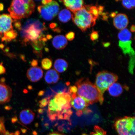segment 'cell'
<instances>
[{
  "mask_svg": "<svg viewBox=\"0 0 135 135\" xmlns=\"http://www.w3.org/2000/svg\"><path fill=\"white\" fill-rule=\"evenodd\" d=\"M71 101V97L68 93H59L50 99L49 109L57 119L68 120L73 114Z\"/></svg>",
  "mask_w": 135,
  "mask_h": 135,
  "instance_id": "1",
  "label": "cell"
},
{
  "mask_svg": "<svg viewBox=\"0 0 135 135\" xmlns=\"http://www.w3.org/2000/svg\"><path fill=\"white\" fill-rule=\"evenodd\" d=\"M75 86L77 95L85 99L89 104L98 102L101 104H102L99 90L88 78H83L79 79L76 82Z\"/></svg>",
  "mask_w": 135,
  "mask_h": 135,
  "instance_id": "2",
  "label": "cell"
},
{
  "mask_svg": "<svg viewBox=\"0 0 135 135\" xmlns=\"http://www.w3.org/2000/svg\"><path fill=\"white\" fill-rule=\"evenodd\" d=\"M35 4L33 1H12L8 11L12 18L16 20L27 18L35 11Z\"/></svg>",
  "mask_w": 135,
  "mask_h": 135,
  "instance_id": "3",
  "label": "cell"
},
{
  "mask_svg": "<svg viewBox=\"0 0 135 135\" xmlns=\"http://www.w3.org/2000/svg\"><path fill=\"white\" fill-rule=\"evenodd\" d=\"M72 21L82 32L95 25L97 18L89 11L88 5L84 6L72 15Z\"/></svg>",
  "mask_w": 135,
  "mask_h": 135,
  "instance_id": "4",
  "label": "cell"
},
{
  "mask_svg": "<svg viewBox=\"0 0 135 135\" xmlns=\"http://www.w3.org/2000/svg\"><path fill=\"white\" fill-rule=\"evenodd\" d=\"M45 29V23L38 20H30L27 21L21 30L22 37L25 43L29 41H35L41 35L42 32Z\"/></svg>",
  "mask_w": 135,
  "mask_h": 135,
  "instance_id": "5",
  "label": "cell"
},
{
  "mask_svg": "<svg viewBox=\"0 0 135 135\" xmlns=\"http://www.w3.org/2000/svg\"><path fill=\"white\" fill-rule=\"evenodd\" d=\"M118 79V76L116 74L107 71L99 72L97 74L94 84L100 93L102 104L104 93L112 84L117 81Z\"/></svg>",
  "mask_w": 135,
  "mask_h": 135,
  "instance_id": "6",
  "label": "cell"
},
{
  "mask_svg": "<svg viewBox=\"0 0 135 135\" xmlns=\"http://www.w3.org/2000/svg\"><path fill=\"white\" fill-rule=\"evenodd\" d=\"M114 126L118 135H135L134 117L125 116L118 119Z\"/></svg>",
  "mask_w": 135,
  "mask_h": 135,
  "instance_id": "7",
  "label": "cell"
},
{
  "mask_svg": "<svg viewBox=\"0 0 135 135\" xmlns=\"http://www.w3.org/2000/svg\"><path fill=\"white\" fill-rule=\"evenodd\" d=\"M38 10L40 16L44 19L51 21L58 14L59 4L56 1H52L46 5L38 6Z\"/></svg>",
  "mask_w": 135,
  "mask_h": 135,
  "instance_id": "8",
  "label": "cell"
},
{
  "mask_svg": "<svg viewBox=\"0 0 135 135\" xmlns=\"http://www.w3.org/2000/svg\"><path fill=\"white\" fill-rule=\"evenodd\" d=\"M70 94L71 97V105L76 110L77 116L80 117L83 114L90 113L92 112L88 109L89 104L85 99L78 95L76 93Z\"/></svg>",
  "mask_w": 135,
  "mask_h": 135,
  "instance_id": "9",
  "label": "cell"
},
{
  "mask_svg": "<svg viewBox=\"0 0 135 135\" xmlns=\"http://www.w3.org/2000/svg\"><path fill=\"white\" fill-rule=\"evenodd\" d=\"M12 94L11 88L5 83L4 78L2 79L0 81V104L9 102Z\"/></svg>",
  "mask_w": 135,
  "mask_h": 135,
  "instance_id": "10",
  "label": "cell"
},
{
  "mask_svg": "<svg viewBox=\"0 0 135 135\" xmlns=\"http://www.w3.org/2000/svg\"><path fill=\"white\" fill-rule=\"evenodd\" d=\"M12 18L8 14L0 15V35L3 36L6 32L13 30Z\"/></svg>",
  "mask_w": 135,
  "mask_h": 135,
  "instance_id": "11",
  "label": "cell"
},
{
  "mask_svg": "<svg viewBox=\"0 0 135 135\" xmlns=\"http://www.w3.org/2000/svg\"><path fill=\"white\" fill-rule=\"evenodd\" d=\"M26 75L30 81L36 82L38 81L43 77V71L40 67H33L28 69Z\"/></svg>",
  "mask_w": 135,
  "mask_h": 135,
  "instance_id": "12",
  "label": "cell"
},
{
  "mask_svg": "<svg viewBox=\"0 0 135 135\" xmlns=\"http://www.w3.org/2000/svg\"><path fill=\"white\" fill-rule=\"evenodd\" d=\"M113 22L114 26L116 28L122 30L127 26L129 23V20L126 15L120 13L114 17Z\"/></svg>",
  "mask_w": 135,
  "mask_h": 135,
  "instance_id": "13",
  "label": "cell"
},
{
  "mask_svg": "<svg viewBox=\"0 0 135 135\" xmlns=\"http://www.w3.org/2000/svg\"><path fill=\"white\" fill-rule=\"evenodd\" d=\"M35 114L30 109L23 110L20 112L19 117L20 121L25 125L29 124L33 122L35 119Z\"/></svg>",
  "mask_w": 135,
  "mask_h": 135,
  "instance_id": "14",
  "label": "cell"
},
{
  "mask_svg": "<svg viewBox=\"0 0 135 135\" xmlns=\"http://www.w3.org/2000/svg\"><path fill=\"white\" fill-rule=\"evenodd\" d=\"M63 1L66 7L73 13L80 9L84 6V1L82 0H65Z\"/></svg>",
  "mask_w": 135,
  "mask_h": 135,
  "instance_id": "15",
  "label": "cell"
},
{
  "mask_svg": "<svg viewBox=\"0 0 135 135\" xmlns=\"http://www.w3.org/2000/svg\"><path fill=\"white\" fill-rule=\"evenodd\" d=\"M60 78L59 73L54 69L48 70L45 74V82L49 84L56 83Z\"/></svg>",
  "mask_w": 135,
  "mask_h": 135,
  "instance_id": "16",
  "label": "cell"
},
{
  "mask_svg": "<svg viewBox=\"0 0 135 135\" xmlns=\"http://www.w3.org/2000/svg\"><path fill=\"white\" fill-rule=\"evenodd\" d=\"M52 44L54 47L57 49L62 50L66 46L68 41L65 36L60 35L54 37L52 41Z\"/></svg>",
  "mask_w": 135,
  "mask_h": 135,
  "instance_id": "17",
  "label": "cell"
},
{
  "mask_svg": "<svg viewBox=\"0 0 135 135\" xmlns=\"http://www.w3.org/2000/svg\"><path fill=\"white\" fill-rule=\"evenodd\" d=\"M108 89L110 95L114 97H119L122 94L123 91L122 85L116 82L112 84Z\"/></svg>",
  "mask_w": 135,
  "mask_h": 135,
  "instance_id": "18",
  "label": "cell"
},
{
  "mask_svg": "<svg viewBox=\"0 0 135 135\" xmlns=\"http://www.w3.org/2000/svg\"><path fill=\"white\" fill-rule=\"evenodd\" d=\"M68 66V63L63 59H59L55 61L54 67L55 70L58 73H63L67 70Z\"/></svg>",
  "mask_w": 135,
  "mask_h": 135,
  "instance_id": "19",
  "label": "cell"
},
{
  "mask_svg": "<svg viewBox=\"0 0 135 135\" xmlns=\"http://www.w3.org/2000/svg\"><path fill=\"white\" fill-rule=\"evenodd\" d=\"M119 41L125 42L131 41L132 34L127 28L121 30L118 34Z\"/></svg>",
  "mask_w": 135,
  "mask_h": 135,
  "instance_id": "20",
  "label": "cell"
},
{
  "mask_svg": "<svg viewBox=\"0 0 135 135\" xmlns=\"http://www.w3.org/2000/svg\"><path fill=\"white\" fill-rule=\"evenodd\" d=\"M71 18V13L68 9H62L59 13V21L62 22L67 23L70 21Z\"/></svg>",
  "mask_w": 135,
  "mask_h": 135,
  "instance_id": "21",
  "label": "cell"
},
{
  "mask_svg": "<svg viewBox=\"0 0 135 135\" xmlns=\"http://www.w3.org/2000/svg\"><path fill=\"white\" fill-rule=\"evenodd\" d=\"M17 32L13 30L6 32L4 33L2 37L1 38L2 42H10L15 39L17 36Z\"/></svg>",
  "mask_w": 135,
  "mask_h": 135,
  "instance_id": "22",
  "label": "cell"
},
{
  "mask_svg": "<svg viewBox=\"0 0 135 135\" xmlns=\"http://www.w3.org/2000/svg\"><path fill=\"white\" fill-rule=\"evenodd\" d=\"M131 41L122 42L119 41V45L125 54L131 53L133 49L131 47Z\"/></svg>",
  "mask_w": 135,
  "mask_h": 135,
  "instance_id": "23",
  "label": "cell"
},
{
  "mask_svg": "<svg viewBox=\"0 0 135 135\" xmlns=\"http://www.w3.org/2000/svg\"><path fill=\"white\" fill-rule=\"evenodd\" d=\"M82 135H107L106 132L100 127L95 126L94 127L93 131L89 134L83 133Z\"/></svg>",
  "mask_w": 135,
  "mask_h": 135,
  "instance_id": "24",
  "label": "cell"
},
{
  "mask_svg": "<svg viewBox=\"0 0 135 135\" xmlns=\"http://www.w3.org/2000/svg\"><path fill=\"white\" fill-rule=\"evenodd\" d=\"M121 3L123 6L127 9H133L135 7V1L134 0H123Z\"/></svg>",
  "mask_w": 135,
  "mask_h": 135,
  "instance_id": "25",
  "label": "cell"
},
{
  "mask_svg": "<svg viewBox=\"0 0 135 135\" xmlns=\"http://www.w3.org/2000/svg\"><path fill=\"white\" fill-rule=\"evenodd\" d=\"M52 62L50 59L45 58L42 60L41 66L42 68L45 70H49L52 66Z\"/></svg>",
  "mask_w": 135,
  "mask_h": 135,
  "instance_id": "26",
  "label": "cell"
},
{
  "mask_svg": "<svg viewBox=\"0 0 135 135\" xmlns=\"http://www.w3.org/2000/svg\"><path fill=\"white\" fill-rule=\"evenodd\" d=\"M129 55L131 57V59L129 62V70L130 72L132 74L133 73V69L134 68L135 60V53L133 49L131 50Z\"/></svg>",
  "mask_w": 135,
  "mask_h": 135,
  "instance_id": "27",
  "label": "cell"
},
{
  "mask_svg": "<svg viewBox=\"0 0 135 135\" xmlns=\"http://www.w3.org/2000/svg\"><path fill=\"white\" fill-rule=\"evenodd\" d=\"M89 11L94 18H98L99 15V11L98 7L95 6H91L88 5Z\"/></svg>",
  "mask_w": 135,
  "mask_h": 135,
  "instance_id": "28",
  "label": "cell"
},
{
  "mask_svg": "<svg viewBox=\"0 0 135 135\" xmlns=\"http://www.w3.org/2000/svg\"><path fill=\"white\" fill-rule=\"evenodd\" d=\"M50 98H44L39 102L40 107V108H44L48 105L49 101V100Z\"/></svg>",
  "mask_w": 135,
  "mask_h": 135,
  "instance_id": "29",
  "label": "cell"
},
{
  "mask_svg": "<svg viewBox=\"0 0 135 135\" xmlns=\"http://www.w3.org/2000/svg\"><path fill=\"white\" fill-rule=\"evenodd\" d=\"M99 37V35L97 31H93L92 33L91 34L90 38L91 40L93 41H95L98 39Z\"/></svg>",
  "mask_w": 135,
  "mask_h": 135,
  "instance_id": "30",
  "label": "cell"
},
{
  "mask_svg": "<svg viewBox=\"0 0 135 135\" xmlns=\"http://www.w3.org/2000/svg\"><path fill=\"white\" fill-rule=\"evenodd\" d=\"M75 37V33L72 32H69L65 36L66 38L69 41H72Z\"/></svg>",
  "mask_w": 135,
  "mask_h": 135,
  "instance_id": "31",
  "label": "cell"
},
{
  "mask_svg": "<svg viewBox=\"0 0 135 135\" xmlns=\"http://www.w3.org/2000/svg\"><path fill=\"white\" fill-rule=\"evenodd\" d=\"M20 132L19 131H17L15 133H10L8 131L0 134V135H20Z\"/></svg>",
  "mask_w": 135,
  "mask_h": 135,
  "instance_id": "32",
  "label": "cell"
},
{
  "mask_svg": "<svg viewBox=\"0 0 135 135\" xmlns=\"http://www.w3.org/2000/svg\"><path fill=\"white\" fill-rule=\"evenodd\" d=\"M6 72V69L3 65V62H1L0 63V75L4 74Z\"/></svg>",
  "mask_w": 135,
  "mask_h": 135,
  "instance_id": "33",
  "label": "cell"
},
{
  "mask_svg": "<svg viewBox=\"0 0 135 135\" xmlns=\"http://www.w3.org/2000/svg\"><path fill=\"white\" fill-rule=\"evenodd\" d=\"M15 21H13L14 22V25L15 27L17 28L19 30H21L22 29L21 25V23L19 21H17V20H15Z\"/></svg>",
  "mask_w": 135,
  "mask_h": 135,
  "instance_id": "34",
  "label": "cell"
},
{
  "mask_svg": "<svg viewBox=\"0 0 135 135\" xmlns=\"http://www.w3.org/2000/svg\"><path fill=\"white\" fill-rule=\"evenodd\" d=\"M38 65V61L36 60H33L31 62V65L33 67H36Z\"/></svg>",
  "mask_w": 135,
  "mask_h": 135,
  "instance_id": "35",
  "label": "cell"
},
{
  "mask_svg": "<svg viewBox=\"0 0 135 135\" xmlns=\"http://www.w3.org/2000/svg\"><path fill=\"white\" fill-rule=\"evenodd\" d=\"M52 1H50V0H45V1H41V3L42 4L44 5H45L47 4H48L49 3H50Z\"/></svg>",
  "mask_w": 135,
  "mask_h": 135,
  "instance_id": "36",
  "label": "cell"
},
{
  "mask_svg": "<svg viewBox=\"0 0 135 135\" xmlns=\"http://www.w3.org/2000/svg\"><path fill=\"white\" fill-rule=\"evenodd\" d=\"M57 24L55 23H52L50 25V27L51 28H54L57 26Z\"/></svg>",
  "mask_w": 135,
  "mask_h": 135,
  "instance_id": "37",
  "label": "cell"
},
{
  "mask_svg": "<svg viewBox=\"0 0 135 135\" xmlns=\"http://www.w3.org/2000/svg\"><path fill=\"white\" fill-rule=\"evenodd\" d=\"M130 30L132 32H134L135 31V27L134 25H132L130 28Z\"/></svg>",
  "mask_w": 135,
  "mask_h": 135,
  "instance_id": "38",
  "label": "cell"
},
{
  "mask_svg": "<svg viewBox=\"0 0 135 135\" xmlns=\"http://www.w3.org/2000/svg\"><path fill=\"white\" fill-rule=\"evenodd\" d=\"M48 135H65L63 134H60V133H50V134H49Z\"/></svg>",
  "mask_w": 135,
  "mask_h": 135,
  "instance_id": "39",
  "label": "cell"
},
{
  "mask_svg": "<svg viewBox=\"0 0 135 135\" xmlns=\"http://www.w3.org/2000/svg\"><path fill=\"white\" fill-rule=\"evenodd\" d=\"M4 6L3 4L0 3V11H3L4 9Z\"/></svg>",
  "mask_w": 135,
  "mask_h": 135,
  "instance_id": "40",
  "label": "cell"
},
{
  "mask_svg": "<svg viewBox=\"0 0 135 135\" xmlns=\"http://www.w3.org/2000/svg\"><path fill=\"white\" fill-rule=\"evenodd\" d=\"M46 38L50 40L52 38V37L51 35H47Z\"/></svg>",
  "mask_w": 135,
  "mask_h": 135,
  "instance_id": "41",
  "label": "cell"
},
{
  "mask_svg": "<svg viewBox=\"0 0 135 135\" xmlns=\"http://www.w3.org/2000/svg\"><path fill=\"white\" fill-rule=\"evenodd\" d=\"M116 16V14L115 13H111L110 15V16L112 17H114Z\"/></svg>",
  "mask_w": 135,
  "mask_h": 135,
  "instance_id": "42",
  "label": "cell"
},
{
  "mask_svg": "<svg viewBox=\"0 0 135 135\" xmlns=\"http://www.w3.org/2000/svg\"><path fill=\"white\" fill-rule=\"evenodd\" d=\"M4 45L2 44H1L0 45V48L1 49H3L4 48Z\"/></svg>",
  "mask_w": 135,
  "mask_h": 135,
  "instance_id": "43",
  "label": "cell"
},
{
  "mask_svg": "<svg viewBox=\"0 0 135 135\" xmlns=\"http://www.w3.org/2000/svg\"><path fill=\"white\" fill-rule=\"evenodd\" d=\"M2 35H0V38H1L2 37Z\"/></svg>",
  "mask_w": 135,
  "mask_h": 135,
  "instance_id": "44",
  "label": "cell"
}]
</instances>
